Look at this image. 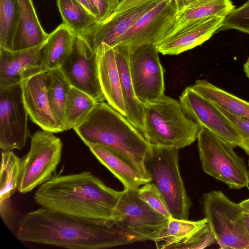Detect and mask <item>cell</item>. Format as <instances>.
I'll return each mask as SVG.
<instances>
[{
	"instance_id": "obj_18",
	"label": "cell",
	"mask_w": 249,
	"mask_h": 249,
	"mask_svg": "<svg viewBox=\"0 0 249 249\" xmlns=\"http://www.w3.org/2000/svg\"><path fill=\"white\" fill-rule=\"evenodd\" d=\"M224 18L213 16L190 22L160 40L155 46L163 55H178L210 39L218 32Z\"/></svg>"
},
{
	"instance_id": "obj_16",
	"label": "cell",
	"mask_w": 249,
	"mask_h": 249,
	"mask_svg": "<svg viewBox=\"0 0 249 249\" xmlns=\"http://www.w3.org/2000/svg\"><path fill=\"white\" fill-rule=\"evenodd\" d=\"M45 42L18 51L0 48V87L21 83L35 75L46 71L43 65Z\"/></svg>"
},
{
	"instance_id": "obj_37",
	"label": "cell",
	"mask_w": 249,
	"mask_h": 249,
	"mask_svg": "<svg viewBox=\"0 0 249 249\" xmlns=\"http://www.w3.org/2000/svg\"><path fill=\"white\" fill-rule=\"evenodd\" d=\"M154 0H120L118 6L112 15L123 12Z\"/></svg>"
},
{
	"instance_id": "obj_11",
	"label": "cell",
	"mask_w": 249,
	"mask_h": 249,
	"mask_svg": "<svg viewBox=\"0 0 249 249\" xmlns=\"http://www.w3.org/2000/svg\"><path fill=\"white\" fill-rule=\"evenodd\" d=\"M129 65L136 95L142 105L164 95V71L155 45L131 50Z\"/></svg>"
},
{
	"instance_id": "obj_29",
	"label": "cell",
	"mask_w": 249,
	"mask_h": 249,
	"mask_svg": "<svg viewBox=\"0 0 249 249\" xmlns=\"http://www.w3.org/2000/svg\"><path fill=\"white\" fill-rule=\"evenodd\" d=\"M48 71L51 76V81L47 91L49 105L55 118L65 131V105L71 86L60 68Z\"/></svg>"
},
{
	"instance_id": "obj_38",
	"label": "cell",
	"mask_w": 249,
	"mask_h": 249,
	"mask_svg": "<svg viewBox=\"0 0 249 249\" xmlns=\"http://www.w3.org/2000/svg\"><path fill=\"white\" fill-rule=\"evenodd\" d=\"M242 218L247 231L249 235V210L246 209L243 212Z\"/></svg>"
},
{
	"instance_id": "obj_28",
	"label": "cell",
	"mask_w": 249,
	"mask_h": 249,
	"mask_svg": "<svg viewBox=\"0 0 249 249\" xmlns=\"http://www.w3.org/2000/svg\"><path fill=\"white\" fill-rule=\"evenodd\" d=\"M96 103L89 94L71 86L65 105V131L73 129L81 124L91 111Z\"/></svg>"
},
{
	"instance_id": "obj_13",
	"label": "cell",
	"mask_w": 249,
	"mask_h": 249,
	"mask_svg": "<svg viewBox=\"0 0 249 249\" xmlns=\"http://www.w3.org/2000/svg\"><path fill=\"white\" fill-rule=\"evenodd\" d=\"M60 68L72 87L96 102L106 100L99 81L96 53L80 36L75 35L71 51Z\"/></svg>"
},
{
	"instance_id": "obj_9",
	"label": "cell",
	"mask_w": 249,
	"mask_h": 249,
	"mask_svg": "<svg viewBox=\"0 0 249 249\" xmlns=\"http://www.w3.org/2000/svg\"><path fill=\"white\" fill-rule=\"evenodd\" d=\"M113 220L136 241L155 242L160 237L169 220L141 198L138 189H124L116 207Z\"/></svg>"
},
{
	"instance_id": "obj_31",
	"label": "cell",
	"mask_w": 249,
	"mask_h": 249,
	"mask_svg": "<svg viewBox=\"0 0 249 249\" xmlns=\"http://www.w3.org/2000/svg\"><path fill=\"white\" fill-rule=\"evenodd\" d=\"M20 17L18 0H0V48L12 51Z\"/></svg>"
},
{
	"instance_id": "obj_40",
	"label": "cell",
	"mask_w": 249,
	"mask_h": 249,
	"mask_svg": "<svg viewBox=\"0 0 249 249\" xmlns=\"http://www.w3.org/2000/svg\"><path fill=\"white\" fill-rule=\"evenodd\" d=\"M239 203L241 206L249 210V198L244 200Z\"/></svg>"
},
{
	"instance_id": "obj_39",
	"label": "cell",
	"mask_w": 249,
	"mask_h": 249,
	"mask_svg": "<svg viewBox=\"0 0 249 249\" xmlns=\"http://www.w3.org/2000/svg\"><path fill=\"white\" fill-rule=\"evenodd\" d=\"M244 71L247 76L249 78V57L247 59L246 62L244 64Z\"/></svg>"
},
{
	"instance_id": "obj_5",
	"label": "cell",
	"mask_w": 249,
	"mask_h": 249,
	"mask_svg": "<svg viewBox=\"0 0 249 249\" xmlns=\"http://www.w3.org/2000/svg\"><path fill=\"white\" fill-rule=\"evenodd\" d=\"M178 149L151 145L145 160L152 182L163 198L172 218L188 220L192 206L178 168Z\"/></svg>"
},
{
	"instance_id": "obj_19",
	"label": "cell",
	"mask_w": 249,
	"mask_h": 249,
	"mask_svg": "<svg viewBox=\"0 0 249 249\" xmlns=\"http://www.w3.org/2000/svg\"><path fill=\"white\" fill-rule=\"evenodd\" d=\"M100 85L106 100L112 107L125 117L120 73L113 47L103 45L95 51Z\"/></svg>"
},
{
	"instance_id": "obj_21",
	"label": "cell",
	"mask_w": 249,
	"mask_h": 249,
	"mask_svg": "<svg viewBox=\"0 0 249 249\" xmlns=\"http://www.w3.org/2000/svg\"><path fill=\"white\" fill-rule=\"evenodd\" d=\"M97 160L123 184L124 189H138L148 183L142 176L113 149L95 144L88 146Z\"/></svg>"
},
{
	"instance_id": "obj_1",
	"label": "cell",
	"mask_w": 249,
	"mask_h": 249,
	"mask_svg": "<svg viewBox=\"0 0 249 249\" xmlns=\"http://www.w3.org/2000/svg\"><path fill=\"white\" fill-rule=\"evenodd\" d=\"M22 242L71 249H101L136 242L113 220L84 218L40 207L18 221Z\"/></svg>"
},
{
	"instance_id": "obj_15",
	"label": "cell",
	"mask_w": 249,
	"mask_h": 249,
	"mask_svg": "<svg viewBox=\"0 0 249 249\" xmlns=\"http://www.w3.org/2000/svg\"><path fill=\"white\" fill-rule=\"evenodd\" d=\"M51 81L49 71L35 75L21 83L23 101L31 120L42 130L64 131L50 108L47 91Z\"/></svg>"
},
{
	"instance_id": "obj_35",
	"label": "cell",
	"mask_w": 249,
	"mask_h": 249,
	"mask_svg": "<svg viewBox=\"0 0 249 249\" xmlns=\"http://www.w3.org/2000/svg\"><path fill=\"white\" fill-rule=\"evenodd\" d=\"M215 106L235 125L241 138V143L239 147L249 156V118L234 116Z\"/></svg>"
},
{
	"instance_id": "obj_36",
	"label": "cell",
	"mask_w": 249,
	"mask_h": 249,
	"mask_svg": "<svg viewBox=\"0 0 249 249\" xmlns=\"http://www.w3.org/2000/svg\"><path fill=\"white\" fill-rule=\"evenodd\" d=\"M98 13V21L101 23L109 18L115 12L120 0H89Z\"/></svg>"
},
{
	"instance_id": "obj_24",
	"label": "cell",
	"mask_w": 249,
	"mask_h": 249,
	"mask_svg": "<svg viewBox=\"0 0 249 249\" xmlns=\"http://www.w3.org/2000/svg\"><path fill=\"white\" fill-rule=\"evenodd\" d=\"M75 35L64 23L49 34L43 49V65L46 71L60 68L71 51Z\"/></svg>"
},
{
	"instance_id": "obj_27",
	"label": "cell",
	"mask_w": 249,
	"mask_h": 249,
	"mask_svg": "<svg viewBox=\"0 0 249 249\" xmlns=\"http://www.w3.org/2000/svg\"><path fill=\"white\" fill-rule=\"evenodd\" d=\"M208 224L205 218L198 221L171 218L160 237L155 241L157 249H172Z\"/></svg>"
},
{
	"instance_id": "obj_22",
	"label": "cell",
	"mask_w": 249,
	"mask_h": 249,
	"mask_svg": "<svg viewBox=\"0 0 249 249\" xmlns=\"http://www.w3.org/2000/svg\"><path fill=\"white\" fill-rule=\"evenodd\" d=\"M20 20L15 35L12 51L29 49L47 40V34L41 26L32 0H18Z\"/></svg>"
},
{
	"instance_id": "obj_32",
	"label": "cell",
	"mask_w": 249,
	"mask_h": 249,
	"mask_svg": "<svg viewBox=\"0 0 249 249\" xmlns=\"http://www.w3.org/2000/svg\"><path fill=\"white\" fill-rule=\"evenodd\" d=\"M234 29L249 34V0L225 16L218 31Z\"/></svg>"
},
{
	"instance_id": "obj_42",
	"label": "cell",
	"mask_w": 249,
	"mask_h": 249,
	"mask_svg": "<svg viewBox=\"0 0 249 249\" xmlns=\"http://www.w3.org/2000/svg\"><path fill=\"white\" fill-rule=\"evenodd\" d=\"M248 165H249V170H248V176H249V163H248Z\"/></svg>"
},
{
	"instance_id": "obj_2",
	"label": "cell",
	"mask_w": 249,
	"mask_h": 249,
	"mask_svg": "<svg viewBox=\"0 0 249 249\" xmlns=\"http://www.w3.org/2000/svg\"><path fill=\"white\" fill-rule=\"evenodd\" d=\"M123 191L114 190L90 172L84 171L53 176L39 187L34 199L40 207L53 212L113 220Z\"/></svg>"
},
{
	"instance_id": "obj_10",
	"label": "cell",
	"mask_w": 249,
	"mask_h": 249,
	"mask_svg": "<svg viewBox=\"0 0 249 249\" xmlns=\"http://www.w3.org/2000/svg\"><path fill=\"white\" fill-rule=\"evenodd\" d=\"M28 114L22 96L21 83L0 87V147L20 150L29 137Z\"/></svg>"
},
{
	"instance_id": "obj_8",
	"label": "cell",
	"mask_w": 249,
	"mask_h": 249,
	"mask_svg": "<svg viewBox=\"0 0 249 249\" xmlns=\"http://www.w3.org/2000/svg\"><path fill=\"white\" fill-rule=\"evenodd\" d=\"M63 143L53 133L43 130L31 137L29 151L21 159L18 191L26 194L48 181L59 164Z\"/></svg>"
},
{
	"instance_id": "obj_30",
	"label": "cell",
	"mask_w": 249,
	"mask_h": 249,
	"mask_svg": "<svg viewBox=\"0 0 249 249\" xmlns=\"http://www.w3.org/2000/svg\"><path fill=\"white\" fill-rule=\"evenodd\" d=\"M1 157L0 203L10 200L18 190L21 162V159L12 151H3Z\"/></svg>"
},
{
	"instance_id": "obj_26",
	"label": "cell",
	"mask_w": 249,
	"mask_h": 249,
	"mask_svg": "<svg viewBox=\"0 0 249 249\" xmlns=\"http://www.w3.org/2000/svg\"><path fill=\"white\" fill-rule=\"evenodd\" d=\"M63 23L76 35L84 33L97 23L96 18L77 0H56Z\"/></svg>"
},
{
	"instance_id": "obj_23",
	"label": "cell",
	"mask_w": 249,
	"mask_h": 249,
	"mask_svg": "<svg viewBox=\"0 0 249 249\" xmlns=\"http://www.w3.org/2000/svg\"><path fill=\"white\" fill-rule=\"evenodd\" d=\"M234 8L231 0H194L179 6L175 21L164 37L195 20L213 16L225 17Z\"/></svg>"
},
{
	"instance_id": "obj_17",
	"label": "cell",
	"mask_w": 249,
	"mask_h": 249,
	"mask_svg": "<svg viewBox=\"0 0 249 249\" xmlns=\"http://www.w3.org/2000/svg\"><path fill=\"white\" fill-rule=\"evenodd\" d=\"M161 0H154L115 15L101 23H97L80 36L95 52L103 45L113 47L119 38L145 13Z\"/></svg>"
},
{
	"instance_id": "obj_33",
	"label": "cell",
	"mask_w": 249,
	"mask_h": 249,
	"mask_svg": "<svg viewBox=\"0 0 249 249\" xmlns=\"http://www.w3.org/2000/svg\"><path fill=\"white\" fill-rule=\"evenodd\" d=\"M138 195L152 208L167 219L172 218L163 198L152 182L146 183L140 187L138 189Z\"/></svg>"
},
{
	"instance_id": "obj_7",
	"label": "cell",
	"mask_w": 249,
	"mask_h": 249,
	"mask_svg": "<svg viewBox=\"0 0 249 249\" xmlns=\"http://www.w3.org/2000/svg\"><path fill=\"white\" fill-rule=\"evenodd\" d=\"M202 204L205 218L220 249H249V235L242 218L246 209L220 191L204 194Z\"/></svg>"
},
{
	"instance_id": "obj_41",
	"label": "cell",
	"mask_w": 249,
	"mask_h": 249,
	"mask_svg": "<svg viewBox=\"0 0 249 249\" xmlns=\"http://www.w3.org/2000/svg\"><path fill=\"white\" fill-rule=\"evenodd\" d=\"M193 0H179V6L182 5L184 4L187 3L188 2H189Z\"/></svg>"
},
{
	"instance_id": "obj_34",
	"label": "cell",
	"mask_w": 249,
	"mask_h": 249,
	"mask_svg": "<svg viewBox=\"0 0 249 249\" xmlns=\"http://www.w3.org/2000/svg\"><path fill=\"white\" fill-rule=\"evenodd\" d=\"M216 242L215 236L207 224L185 240L175 245L172 249H203Z\"/></svg>"
},
{
	"instance_id": "obj_20",
	"label": "cell",
	"mask_w": 249,
	"mask_h": 249,
	"mask_svg": "<svg viewBox=\"0 0 249 249\" xmlns=\"http://www.w3.org/2000/svg\"><path fill=\"white\" fill-rule=\"evenodd\" d=\"M113 48L120 73L126 111L125 117L142 134L144 129L143 108L136 95L130 76L129 64L131 49L127 45H117Z\"/></svg>"
},
{
	"instance_id": "obj_3",
	"label": "cell",
	"mask_w": 249,
	"mask_h": 249,
	"mask_svg": "<svg viewBox=\"0 0 249 249\" xmlns=\"http://www.w3.org/2000/svg\"><path fill=\"white\" fill-rule=\"evenodd\" d=\"M73 129L87 146L98 144L113 149L147 182L151 181L145 166L150 144L140 131L108 104L96 102L85 120Z\"/></svg>"
},
{
	"instance_id": "obj_14",
	"label": "cell",
	"mask_w": 249,
	"mask_h": 249,
	"mask_svg": "<svg viewBox=\"0 0 249 249\" xmlns=\"http://www.w3.org/2000/svg\"><path fill=\"white\" fill-rule=\"evenodd\" d=\"M179 99L185 114L200 127L207 129L234 147L240 145L241 138L233 123L192 86L187 87Z\"/></svg>"
},
{
	"instance_id": "obj_12",
	"label": "cell",
	"mask_w": 249,
	"mask_h": 249,
	"mask_svg": "<svg viewBox=\"0 0 249 249\" xmlns=\"http://www.w3.org/2000/svg\"><path fill=\"white\" fill-rule=\"evenodd\" d=\"M179 7V0H161L142 15L114 46L127 45L133 50L142 45H155L171 28Z\"/></svg>"
},
{
	"instance_id": "obj_6",
	"label": "cell",
	"mask_w": 249,
	"mask_h": 249,
	"mask_svg": "<svg viewBox=\"0 0 249 249\" xmlns=\"http://www.w3.org/2000/svg\"><path fill=\"white\" fill-rule=\"evenodd\" d=\"M197 141L202 168L205 173L231 189L248 186V170L244 159L234 152L233 145L202 127Z\"/></svg>"
},
{
	"instance_id": "obj_25",
	"label": "cell",
	"mask_w": 249,
	"mask_h": 249,
	"mask_svg": "<svg viewBox=\"0 0 249 249\" xmlns=\"http://www.w3.org/2000/svg\"><path fill=\"white\" fill-rule=\"evenodd\" d=\"M198 93L229 113L249 118V102L212 84L205 80H198L192 86Z\"/></svg>"
},
{
	"instance_id": "obj_4",
	"label": "cell",
	"mask_w": 249,
	"mask_h": 249,
	"mask_svg": "<svg viewBox=\"0 0 249 249\" xmlns=\"http://www.w3.org/2000/svg\"><path fill=\"white\" fill-rule=\"evenodd\" d=\"M142 105V134L150 145L179 150L197 139L200 127L185 114L179 101L164 95Z\"/></svg>"
}]
</instances>
